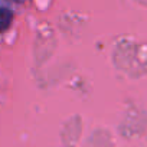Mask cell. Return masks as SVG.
Instances as JSON below:
<instances>
[{
  "mask_svg": "<svg viewBox=\"0 0 147 147\" xmlns=\"http://www.w3.org/2000/svg\"><path fill=\"white\" fill-rule=\"evenodd\" d=\"M10 23H12V12L0 6V32H5L6 29H9Z\"/></svg>",
  "mask_w": 147,
  "mask_h": 147,
  "instance_id": "1",
  "label": "cell"
}]
</instances>
